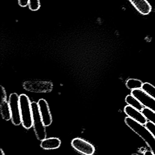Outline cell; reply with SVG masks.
Listing matches in <instances>:
<instances>
[{"label": "cell", "instance_id": "6da1fadb", "mask_svg": "<svg viewBox=\"0 0 155 155\" xmlns=\"http://www.w3.org/2000/svg\"><path fill=\"white\" fill-rule=\"evenodd\" d=\"M125 122L126 125L137 134L145 141L150 150L155 155V138L145 125L136 122L130 117H126Z\"/></svg>", "mask_w": 155, "mask_h": 155}, {"label": "cell", "instance_id": "7a4b0ae2", "mask_svg": "<svg viewBox=\"0 0 155 155\" xmlns=\"http://www.w3.org/2000/svg\"><path fill=\"white\" fill-rule=\"evenodd\" d=\"M19 102L22 125L24 128L30 129L33 126L32 103L24 94L19 96Z\"/></svg>", "mask_w": 155, "mask_h": 155}, {"label": "cell", "instance_id": "3957f363", "mask_svg": "<svg viewBox=\"0 0 155 155\" xmlns=\"http://www.w3.org/2000/svg\"><path fill=\"white\" fill-rule=\"evenodd\" d=\"M31 106L32 112V126L36 138L39 141H42L46 138L45 126L42 120L38 104L36 102H32Z\"/></svg>", "mask_w": 155, "mask_h": 155}, {"label": "cell", "instance_id": "277c9868", "mask_svg": "<svg viewBox=\"0 0 155 155\" xmlns=\"http://www.w3.org/2000/svg\"><path fill=\"white\" fill-rule=\"evenodd\" d=\"M25 90L33 93H48L53 88V84L50 81L42 80H28L23 84Z\"/></svg>", "mask_w": 155, "mask_h": 155}, {"label": "cell", "instance_id": "5b68a950", "mask_svg": "<svg viewBox=\"0 0 155 155\" xmlns=\"http://www.w3.org/2000/svg\"><path fill=\"white\" fill-rule=\"evenodd\" d=\"M8 102L11 110L12 122L15 125H20L22 124V118L20 112L19 96L15 93L11 94Z\"/></svg>", "mask_w": 155, "mask_h": 155}, {"label": "cell", "instance_id": "8992f818", "mask_svg": "<svg viewBox=\"0 0 155 155\" xmlns=\"http://www.w3.org/2000/svg\"><path fill=\"white\" fill-rule=\"evenodd\" d=\"M72 147L78 153L83 155H93L95 148L92 144L81 138H75L71 142Z\"/></svg>", "mask_w": 155, "mask_h": 155}, {"label": "cell", "instance_id": "52a82bcc", "mask_svg": "<svg viewBox=\"0 0 155 155\" xmlns=\"http://www.w3.org/2000/svg\"><path fill=\"white\" fill-rule=\"evenodd\" d=\"M131 94L136 97L145 107L155 112V99L142 89L132 90Z\"/></svg>", "mask_w": 155, "mask_h": 155}, {"label": "cell", "instance_id": "ba28073f", "mask_svg": "<svg viewBox=\"0 0 155 155\" xmlns=\"http://www.w3.org/2000/svg\"><path fill=\"white\" fill-rule=\"evenodd\" d=\"M37 104L44 124L45 127L49 126L52 124V118L47 102L44 99H41Z\"/></svg>", "mask_w": 155, "mask_h": 155}, {"label": "cell", "instance_id": "9c48e42d", "mask_svg": "<svg viewBox=\"0 0 155 155\" xmlns=\"http://www.w3.org/2000/svg\"><path fill=\"white\" fill-rule=\"evenodd\" d=\"M124 112L128 117L144 125L148 121L141 111L128 105L125 107Z\"/></svg>", "mask_w": 155, "mask_h": 155}, {"label": "cell", "instance_id": "30bf717a", "mask_svg": "<svg viewBox=\"0 0 155 155\" xmlns=\"http://www.w3.org/2000/svg\"><path fill=\"white\" fill-rule=\"evenodd\" d=\"M135 8L140 13L144 15L149 14L152 11V7L147 0H129Z\"/></svg>", "mask_w": 155, "mask_h": 155}, {"label": "cell", "instance_id": "8fae6325", "mask_svg": "<svg viewBox=\"0 0 155 155\" xmlns=\"http://www.w3.org/2000/svg\"><path fill=\"white\" fill-rule=\"evenodd\" d=\"M62 142L59 138L56 137L46 138L41 141L40 146L45 150H53L59 148Z\"/></svg>", "mask_w": 155, "mask_h": 155}, {"label": "cell", "instance_id": "7c38bea8", "mask_svg": "<svg viewBox=\"0 0 155 155\" xmlns=\"http://www.w3.org/2000/svg\"><path fill=\"white\" fill-rule=\"evenodd\" d=\"M1 115L3 119L9 121L11 119V113L9 102L6 101V98H1L0 104Z\"/></svg>", "mask_w": 155, "mask_h": 155}, {"label": "cell", "instance_id": "4fadbf2b", "mask_svg": "<svg viewBox=\"0 0 155 155\" xmlns=\"http://www.w3.org/2000/svg\"><path fill=\"white\" fill-rule=\"evenodd\" d=\"M125 101L128 105L130 106L141 112L145 107L140 103V101L132 94L128 95L126 97Z\"/></svg>", "mask_w": 155, "mask_h": 155}, {"label": "cell", "instance_id": "5bb4252c", "mask_svg": "<svg viewBox=\"0 0 155 155\" xmlns=\"http://www.w3.org/2000/svg\"><path fill=\"white\" fill-rule=\"evenodd\" d=\"M143 84V82L139 79L130 78L126 81V85L128 89L133 90L142 89Z\"/></svg>", "mask_w": 155, "mask_h": 155}, {"label": "cell", "instance_id": "9a60e30c", "mask_svg": "<svg viewBox=\"0 0 155 155\" xmlns=\"http://www.w3.org/2000/svg\"><path fill=\"white\" fill-rule=\"evenodd\" d=\"M142 89L146 93L155 99V87L149 83L143 84Z\"/></svg>", "mask_w": 155, "mask_h": 155}, {"label": "cell", "instance_id": "2e32d148", "mask_svg": "<svg viewBox=\"0 0 155 155\" xmlns=\"http://www.w3.org/2000/svg\"><path fill=\"white\" fill-rule=\"evenodd\" d=\"M142 113L144 115L147 121L151 122L155 125V112L151 109L144 107L142 111Z\"/></svg>", "mask_w": 155, "mask_h": 155}, {"label": "cell", "instance_id": "e0dca14e", "mask_svg": "<svg viewBox=\"0 0 155 155\" xmlns=\"http://www.w3.org/2000/svg\"><path fill=\"white\" fill-rule=\"evenodd\" d=\"M28 6L32 11H36L40 9L41 6L40 0H29Z\"/></svg>", "mask_w": 155, "mask_h": 155}, {"label": "cell", "instance_id": "ac0fdd59", "mask_svg": "<svg viewBox=\"0 0 155 155\" xmlns=\"http://www.w3.org/2000/svg\"><path fill=\"white\" fill-rule=\"evenodd\" d=\"M147 130L155 138V125L151 122L147 121V123L145 125Z\"/></svg>", "mask_w": 155, "mask_h": 155}, {"label": "cell", "instance_id": "d6986e66", "mask_svg": "<svg viewBox=\"0 0 155 155\" xmlns=\"http://www.w3.org/2000/svg\"><path fill=\"white\" fill-rule=\"evenodd\" d=\"M29 0H18V4L21 7H24L28 4Z\"/></svg>", "mask_w": 155, "mask_h": 155}, {"label": "cell", "instance_id": "ffe728a7", "mask_svg": "<svg viewBox=\"0 0 155 155\" xmlns=\"http://www.w3.org/2000/svg\"><path fill=\"white\" fill-rule=\"evenodd\" d=\"M143 155H154L152 153L151 150H145L143 152Z\"/></svg>", "mask_w": 155, "mask_h": 155}, {"label": "cell", "instance_id": "44dd1931", "mask_svg": "<svg viewBox=\"0 0 155 155\" xmlns=\"http://www.w3.org/2000/svg\"><path fill=\"white\" fill-rule=\"evenodd\" d=\"M0 155H5L4 152L3 150H2V148L0 149Z\"/></svg>", "mask_w": 155, "mask_h": 155}, {"label": "cell", "instance_id": "7402d4cb", "mask_svg": "<svg viewBox=\"0 0 155 155\" xmlns=\"http://www.w3.org/2000/svg\"><path fill=\"white\" fill-rule=\"evenodd\" d=\"M131 155H139L138 154H137V153H133V154H132Z\"/></svg>", "mask_w": 155, "mask_h": 155}]
</instances>
